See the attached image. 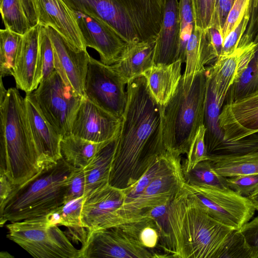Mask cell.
<instances>
[{
    "mask_svg": "<svg viewBox=\"0 0 258 258\" xmlns=\"http://www.w3.org/2000/svg\"><path fill=\"white\" fill-rule=\"evenodd\" d=\"M252 5L246 10L243 18L237 25L224 38L221 55H229L233 53L236 50L240 40L244 35L246 27L250 21Z\"/></svg>",
    "mask_w": 258,
    "mask_h": 258,
    "instance_id": "obj_40",
    "label": "cell"
},
{
    "mask_svg": "<svg viewBox=\"0 0 258 258\" xmlns=\"http://www.w3.org/2000/svg\"><path fill=\"white\" fill-rule=\"evenodd\" d=\"M127 101L110 172L109 184L133 187L160 155L163 141L161 106L151 95L143 76L127 84Z\"/></svg>",
    "mask_w": 258,
    "mask_h": 258,
    "instance_id": "obj_1",
    "label": "cell"
},
{
    "mask_svg": "<svg viewBox=\"0 0 258 258\" xmlns=\"http://www.w3.org/2000/svg\"><path fill=\"white\" fill-rule=\"evenodd\" d=\"M47 121L62 137L70 135L72 124L83 98L55 71L32 92Z\"/></svg>",
    "mask_w": 258,
    "mask_h": 258,
    "instance_id": "obj_7",
    "label": "cell"
},
{
    "mask_svg": "<svg viewBox=\"0 0 258 258\" xmlns=\"http://www.w3.org/2000/svg\"><path fill=\"white\" fill-rule=\"evenodd\" d=\"M226 182L230 189L248 197L258 188V174L226 177Z\"/></svg>",
    "mask_w": 258,
    "mask_h": 258,
    "instance_id": "obj_41",
    "label": "cell"
},
{
    "mask_svg": "<svg viewBox=\"0 0 258 258\" xmlns=\"http://www.w3.org/2000/svg\"><path fill=\"white\" fill-rule=\"evenodd\" d=\"M252 4V0L235 1L222 29V35L224 39L237 26L247 8Z\"/></svg>",
    "mask_w": 258,
    "mask_h": 258,
    "instance_id": "obj_43",
    "label": "cell"
},
{
    "mask_svg": "<svg viewBox=\"0 0 258 258\" xmlns=\"http://www.w3.org/2000/svg\"><path fill=\"white\" fill-rule=\"evenodd\" d=\"M21 36L7 29L0 30V73L2 77L13 75Z\"/></svg>",
    "mask_w": 258,
    "mask_h": 258,
    "instance_id": "obj_33",
    "label": "cell"
},
{
    "mask_svg": "<svg viewBox=\"0 0 258 258\" xmlns=\"http://www.w3.org/2000/svg\"><path fill=\"white\" fill-rule=\"evenodd\" d=\"M112 141L95 143L72 135L64 136L60 143L61 156L73 167L85 168L97 153Z\"/></svg>",
    "mask_w": 258,
    "mask_h": 258,
    "instance_id": "obj_28",
    "label": "cell"
},
{
    "mask_svg": "<svg viewBox=\"0 0 258 258\" xmlns=\"http://www.w3.org/2000/svg\"><path fill=\"white\" fill-rule=\"evenodd\" d=\"M126 84L112 65L90 56L85 81V98L121 118L127 101Z\"/></svg>",
    "mask_w": 258,
    "mask_h": 258,
    "instance_id": "obj_9",
    "label": "cell"
},
{
    "mask_svg": "<svg viewBox=\"0 0 258 258\" xmlns=\"http://www.w3.org/2000/svg\"><path fill=\"white\" fill-rule=\"evenodd\" d=\"M257 93L258 39H254L243 49L240 55L236 77L225 98L226 104Z\"/></svg>",
    "mask_w": 258,
    "mask_h": 258,
    "instance_id": "obj_21",
    "label": "cell"
},
{
    "mask_svg": "<svg viewBox=\"0 0 258 258\" xmlns=\"http://www.w3.org/2000/svg\"><path fill=\"white\" fill-rule=\"evenodd\" d=\"M29 123L42 168L61 157L62 136L47 121L39 108L32 92L25 97Z\"/></svg>",
    "mask_w": 258,
    "mask_h": 258,
    "instance_id": "obj_19",
    "label": "cell"
},
{
    "mask_svg": "<svg viewBox=\"0 0 258 258\" xmlns=\"http://www.w3.org/2000/svg\"><path fill=\"white\" fill-rule=\"evenodd\" d=\"M247 198L254 204L256 210H258V188Z\"/></svg>",
    "mask_w": 258,
    "mask_h": 258,
    "instance_id": "obj_49",
    "label": "cell"
},
{
    "mask_svg": "<svg viewBox=\"0 0 258 258\" xmlns=\"http://www.w3.org/2000/svg\"><path fill=\"white\" fill-rule=\"evenodd\" d=\"M233 230L209 215L184 185L169 205L162 249L166 257L216 258Z\"/></svg>",
    "mask_w": 258,
    "mask_h": 258,
    "instance_id": "obj_2",
    "label": "cell"
},
{
    "mask_svg": "<svg viewBox=\"0 0 258 258\" xmlns=\"http://www.w3.org/2000/svg\"><path fill=\"white\" fill-rule=\"evenodd\" d=\"M126 198L123 189L109 184L85 197L82 226L89 232L123 224L118 210Z\"/></svg>",
    "mask_w": 258,
    "mask_h": 258,
    "instance_id": "obj_12",
    "label": "cell"
},
{
    "mask_svg": "<svg viewBox=\"0 0 258 258\" xmlns=\"http://www.w3.org/2000/svg\"><path fill=\"white\" fill-rule=\"evenodd\" d=\"M118 137L111 141L95 155L85 168V197L109 184L111 166Z\"/></svg>",
    "mask_w": 258,
    "mask_h": 258,
    "instance_id": "obj_27",
    "label": "cell"
},
{
    "mask_svg": "<svg viewBox=\"0 0 258 258\" xmlns=\"http://www.w3.org/2000/svg\"><path fill=\"white\" fill-rule=\"evenodd\" d=\"M185 183L180 159L138 196L123 203L118 210L123 224L141 219L143 213L151 207L170 204Z\"/></svg>",
    "mask_w": 258,
    "mask_h": 258,
    "instance_id": "obj_10",
    "label": "cell"
},
{
    "mask_svg": "<svg viewBox=\"0 0 258 258\" xmlns=\"http://www.w3.org/2000/svg\"><path fill=\"white\" fill-rule=\"evenodd\" d=\"M207 89L205 71L182 75L167 104L161 106L163 138L167 151L186 154L200 126L204 124Z\"/></svg>",
    "mask_w": 258,
    "mask_h": 258,
    "instance_id": "obj_4",
    "label": "cell"
},
{
    "mask_svg": "<svg viewBox=\"0 0 258 258\" xmlns=\"http://www.w3.org/2000/svg\"><path fill=\"white\" fill-rule=\"evenodd\" d=\"M30 130L25 99L17 89L0 85V170L16 185L42 169Z\"/></svg>",
    "mask_w": 258,
    "mask_h": 258,
    "instance_id": "obj_3",
    "label": "cell"
},
{
    "mask_svg": "<svg viewBox=\"0 0 258 258\" xmlns=\"http://www.w3.org/2000/svg\"><path fill=\"white\" fill-rule=\"evenodd\" d=\"M0 257L1 258H10L14 257V256L12 255L11 254H10L7 251H2L0 253Z\"/></svg>",
    "mask_w": 258,
    "mask_h": 258,
    "instance_id": "obj_51",
    "label": "cell"
},
{
    "mask_svg": "<svg viewBox=\"0 0 258 258\" xmlns=\"http://www.w3.org/2000/svg\"><path fill=\"white\" fill-rule=\"evenodd\" d=\"M38 24L56 30L76 51L86 50L76 15L63 0H35Z\"/></svg>",
    "mask_w": 258,
    "mask_h": 258,
    "instance_id": "obj_18",
    "label": "cell"
},
{
    "mask_svg": "<svg viewBox=\"0 0 258 258\" xmlns=\"http://www.w3.org/2000/svg\"><path fill=\"white\" fill-rule=\"evenodd\" d=\"M256 24L257 28V33L255 39H258V11L256 13L253 21L251 23L249 24V26L247 32H252V30L253 29V27H254V24Z\"/></svg>",
    "mask_w": 258,
    "mask_h": 258,
    "instance_id": "obj_50",
    "label": "cell"
},
{
    "mask_svg": "<svg viewBox=\"0 0 258 258\" xmlns=\"http://www.w3.org/2000/svg\"><path fill=\"white\" fill-rule=\"evenodd\" d=\"M179 10L180 36L178 57L182 62H185L186 45L195 27L192 0H180Z\"/></svg>",
    "mask_w": 258,
    "mask_h": 258,
    "instance_id": "obj_36",
    "label": "cell"
},
{
    "mask_svg": "<svg viewBox=\"0 0 258 258\" xmlns=\"http://www.w3.org/2000/svg\"><path fill=\"white\" fill-rule=\"evenodd\" d=\"M85 177L84 168L73 169L69 178L64 203L85 196Z\"/></svg>",
    "mask_w": 258,
    "mask_h": 258,
    "instance_id": "obj_42",
    "label": "cell"
},
{
    "mask_svg": "<svg viewBox=\"0 0 258 258\" xmlns=\"http://www.w3.org/2000/svg\"><path fill=\"white\" fill-rule=\"evenodd\" d=\"M257 11H258V4H257V7H256V9H255V11H254V13L252 14V16L253 17H255V15H256V13L257 12Z\"/></svg>",
    "mask_w": 258,
    "mask_h": 258,
    "instance_id": "obj_52",
    "label": "cell"
},
{
    "mask_svg": "<svg viewBox=\"0 0 258 258\" xmlns=\"http://www.w3.org/2000/svg\"><path fill=\"white\" fill-rule=\"evenodd\" d=\"M180 36L179 2L163 0L162 23L156 39L154 64H168L179 60Z\"/></svg>",
    "mask_w": 258,
    "mask_h": 258,
    "instance_id": "obj_20",
    "label": "cell"
},
{
    "mask_svg": "<svg viewBox=\"0 0 258 258\" xmlns=\"http://www.w3.org/2000/svg\"><path fill=\"white\" fill-rule=\"evenodd\" d=\"M216 258H256L239 229H234L224 241Z\"/></svg>",
    "mask_w": 258,
    "mask_h": 258,
    "instance_id": "obj_35",
    "label": "cell"
},
{
    "mask_svg": "<svg viewBox=\"0 0 258 258\" xmlns=\"http://www.w3.org/2000/svg\"><path fill=\"white\" fill-rule=\"evenodd\" d=\"M206 127L201 125L189 148L186 158L182 162L184 175L190 171L199 163L208 160L205 143Z\"/></svg>",
    "mask_w": 258,
    "mask_h": 258,
    "instance_id": "obj_37",
    "label": "cell"
},
{
    "mask_svg": "<svg viewBox=\"0 0 258 258\" xmlns=\"http://www.w3.org/2000/svg\"><path fill=\"white\" fill-rule=\"evenodd\" d=\"M219 122L225 141L235 142L258 133V93L225 104Z\"/></svg>",
    "mask_w": 258,
    "mask_h": 258,
    "instance_id": "obj_14",
    "label": "cell"
},
{
    "mask_svg": "<svg viewBox=\"0 0 258 258\" xmlns=\"http://www.w3.org/2000/svg\"><path fill=\"white\" fill-rule=\"evenodd\" d=\"M186 183L195 185H209L222 189L229 188L226 177L217 174L209 159L199 163L190 171L184 175Z\"/></svg>",
    "mask_w": 258,
    "mask_h": 258,
    "instance_id": "obj_34",
    "label": "cell"
},
{
    "mask_svg": "<svg viewBox=\"0 0 258 258\" xmlns=\"http://www.w3.org/2000/svg\"><path fill=\"white\" fill-rule=\"evenodd\" d=\"M155 44L156 39L126 43L118 61L112 65L126 84L154 64Z\"/></svg>",
    "mask_w": 258,
    "mask_h": 258,
    "instance_id": "obj_22",
    "label": "cell"
},
{
    "mask_svg": "<svg viewBox=\"0 0 258 258\" xmlns=\"http://www.w3.org/2000/svg\"><path fill=\"white\" fill-rule=\"evenodd\" d=\"M252 36L248 33H244L233 53L220 56L211 67L206 68L222 106L236 77L240 55L243 49L253 41Z\"/></svg>",
    "mask_w": 258,
    "mask_h": 258,
    "instance_id": "obj_24",
    "label": "cell"
},
{
    "mask_svg": "<svg viewBox=\"0 0 258 258\" xmlns=\"http://www.w3.org/2000/svg\"><path fill=\"white\" fill-rule=\"evenodd\" d=\"M39 47L42 65V81L49 78L55 71V69L53 45L46 27L41 25L39 34Z\"/></svg>",
    "mask_w": 258,
    "mask_h": 258,
    "instance_id": "obj_38",
    "label": "cell"
},
{
    "mask_svg": "<svg viewBox=\"0 0 258 258\" xmlns=\"http://www.w3.org/2000/svg\"><path fill=\"white\" fill-rule=\"evenodd\" d=\"M31 28L38 24L35 0H20Z\"/></svg>",
    "mask_w": 258,
    "mask_h": 258,
    "instance_id": "obj_47",
    "label": "cell"
},
{
    "mask_svg": "<svg viewBox=\"0 0 258 258\" xmlns=\"http://www.w3.org/2000/svg\"><path fill=\"white\" fill-rule=\"evenodd\" d=\"M41 25L32 27L22 35L19 42L13 76L16 87L29 94L42 81V65L39 40Z\"/></svg>",
    "mask_w": 258,
    "mask_h": 258,
    "instance_id": "obj_16",
    "label": "cell"
},
{
    "mask_svg": "<svg viewBox=\"0 0 258 258\" xmlns=\"http://www.w3.org/2000/svg\"><path fill=\"white\" fill-rule=\"evenodd\" d=\"M235 1L236 0L217 1L211 27L218 29L221 33L228 14Z\"/></svg>",
    "mask_w": 258,
    "mask_h": 258,
    "instance_id": "obj_44",
    "label": "cell"
},
{
    "mask_svg": "<svg viewBox=\"0 0 258 258\" xmlns=\"http://www.w3.org/2000/svg\"><path fill=\"white\" fill-rule=\"evenodd\" d=\"M80 251V258L156 257L119 226L87 232Z\"/></svg>",
    "mask_w": 258,
    "mask_h": 258,
    "instance_id": "obj_11",
    "label": "cell"
},
{
    "mask_svg": "<svg viewBox=\"0 0 258 258\" xmlns=\"http://www.w3.org/2000/svg\"><path fill=\"white\" fill-rule=\"evenodd\" d=\"M217 58L208 30L204 31L195 27L186 45L185 68L182 76H194L205 71V66Z\"/></svg>",
    "mask_w": 258,
    "mask_h": 258,
    "instance_id": "obj_25",
    "label": "cell"
},
{
    "mask_svg": "<svg viewBox=\"0 0 258 258\" xmlns=\"http://www.w3.org/2000/svg\"><path fill=\"white\" fill-rule=\"evenodd\" d=\"M45 27L54 49L55 71L66 84L85 98V81L91 56L87 50L73 49L56 30Z\"/></svg>",
    "mask_w": 258,
    "mask_h": 258,
    "instance_id": "obj_15",
    "label": "cell"
},
{
    "mask_svg": "<svg viewBox=\"0 0 258 258\" xmlns=\"http://www.w3.org/2000/svg\"><path fill=\"white\" fill-rule=\"evenodd\" d=\"M192 191L205 210L221 223L239 229L250 221L256 210L252 202L230 189H222L209 185L185 183Z\"/></svg>",
    "mask_w": 258,
    "mask_h": 258,
    "instance_id": "obj_8",
    "label": "cell"
},
{
    "mask_svg": "<svg viewBox=\"0 0 258 258\" xmlns=\"http://www.w3.org/2000/svg\"><path fill=\"white\" fill-rule=\"evenodd\" d=\"M0 10L5 29L23 35L31 28L20 0H1Z\"/></svg>",
    "mask_w": 258,
    "mask_h": 258,
    "instance_id": "obj_32",
    "label": "cell"
},
{
    "mask_svg": "<svg viewBox=\"0 0 258 258\" xmlns=\"http://www.w3.org/2000/svg\"><path fill=\"white\" fill-rule=\"evenodd\" d=\"M208 159L214 171L224 177L258 174V151L235 156H209Z\"/></svg>",
    "mask_w": 258,
    "mask_h": 258,
    "instance_id": "obj_31",
    "label": "cell"
},
{
    "mask_svg": "<svg viewBox=\"0 0 258 258\" xmlns=\"http://www.w3.org/2000/svg\"><path fill=\"white\" fill-rule=\"evenodd\" d=\"M118 226L158 257L154 250L158 247L162 249L166 232L156 221L143 216L136 221Z\"/></svg>",
    "mask_w": 258,
    "mask_h": 258,
    "instance_id": "obj_29",
    "label": "cell"
},
{
    "mask_svg": "<svg viewBox=\"0 0 258 258\" xmlns=\"http://www.w3.org/2000/svg\"><path fill=\"white\" fill-rule=\"evenodd\" d=\"M74 167L61 157L19 186L0 211V225L45 216L64 204Z\"/></svg>",
    "mask_w": 258,
    "mask_h": 258,
    "instance_id": "obj_5",
    "label": "cell"
},
{
    "mask_svg": "<svg viewBox=\"0 0 258 258\" xmlns=\"http://www.w3.org/2000/svg\"><path fill=\"white\" fill-rule=\"evenodd\" d=\"M85 196L67 202L53 211L56 224L67 228L64 232L69 239L80 241L86 240L87 231L82 226V210Z\"/></svg>",
    "mask_w": 258,
    "mask_h": 258,
    "instance_id": "obj_30",
    "label": "cell"
},
{
    "mask_svg": "<svg viewBox=\"0 0 258 258\" xmlns=\"http://www.w3.org/2000/svg\"><path fill=\"white\" fill-rule=\"evenodd\" d=\"M121 124V118L84 97L73 119L70 135L95 143L107 142L118 136Z\"/></svg>",
    "mask_w": 258,
    "mask_h": 258,
    "instance_id": "obj_13",
    "label": "cell"
},
{
    "mask_svg": "<svg viewBox=\"0 0 258 258\" xmlns=\"http://www.w3.org/2000/svg\"><path fill=\"white\" fill-rule=\"evenodd\" d=\"M208 31L217 58H218L222 55L223 50L224 39L222 33L218 29L213 27L209 28Z\"/></svg>",
    "mask_w": 258,
    "mask_h": 258,
    "instance_id": "obj_48",
    "label": "cell"
},
{
    "mask_svg": "<svg viewBox=\"0 0 258 258\" xmlns=\"http://www.w3.org/2000/svg\"><path fill=\"white\" fill-rule=\"evenodd\" d=\"M19 186L9 179L4 171L0 170V211Z\"/></svg>",
    "mask_w": 258,
    "mask_h": 258,
    "instance_id": "obj_46",
    "label": "cell"
},
{
    "mask_svg": "<svg viewBox=\"0 0 258 258\" xmlns=\"http://www.w3.org/2000/svg\"><path fill=\"white\" fill-rule=\"evenodd\" d=\"M240 230L256 258H258V216L246 223Z\"/></svg>",
    "mask_w": 258,
    "mask_h": 258,
    "instance_id": "obj_45",
    "label": "cell"
},
{
    "mask_svg": "<svg viewBox=\"0 0 258 258\" xmlns=\"http://www.w3.org/2000/svg\"><path fill=\"white\" fill-rule=\"evenodd\" d=\"M8 238L37 258H80L65 232L45 216L6 225Z\"/></svg>",
    "mask_w": 258,
    "mask_h": 258,
    "instance_id": "obj_6",
    "label": "cell"
},
{
    "mask_svg": "<svg viewBox=\"0 0 258 258\" xmlns=\"http://www.w3.org/2000/svg\"><path fill=\"white\" fill-rule=\"evenodd\" d=\"M180 60L168 64H153L143 75L155 101L165 106L174 95L182 77Z\"/></svg>",
    "mask_w": 258,
    "mask_h": 258,
    "instance_id": "obj_23",
    "label": "cell"
},
{
    "mask_svg": "<svg viewBox=\"0 0 258 258\" xmlns=\"http://www.w3.org/2000/svg\"><path fill=\"white\" fill-rule=\"evenodd\" d=\"M207 89L204 124L206 127L205 143L208 156H213L222 145L224 133L219 126V116L222 106L217 96L215 88L206 70Z\"/></svg>",
    "mask_w": 258,
    "mask_h": 258,
    "instance_id": "obj_26",
    "label": "cell"
},
{
    "mask_svg": "<svg viewBox=\"0 0 258 258\" xmlns=\"http://www.w3.org/2000/svg\"><path fill=\"white\" fill-rule=\"evenodd\" d=\"M217 0H192L195 27L206 31L212 26Z\"/></svg>",
    "mask_w": 258,
    "mask_h": 258,
    "instance_id": "obj_39",
    "label": "cell"
},
{
    "mask_svg": "<svg viewBox=\"0 0 258 258\" xmlns=\"http://www.w3.org/2000/svg\"><path fill=\"white\" fill-rule=\"evenodd\" d=\"M86 47L96 50L104 64L115 63L126 43L110 26L100 20L74 11Z\"/></svg>",
    "mask_w": 258,
    "mask_h": 258,
    "instance_id": "obj_17",
    "label": "cell"
}]
</instances>
